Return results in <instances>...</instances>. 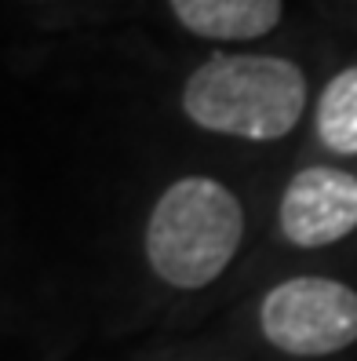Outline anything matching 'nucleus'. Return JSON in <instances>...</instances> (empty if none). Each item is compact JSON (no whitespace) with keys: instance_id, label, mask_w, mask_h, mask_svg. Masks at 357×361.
<instances>
[{"instance_id":"obj_5","label":"nucleus","mask_w":357,"mask_h":361,"mask_svg":"<svg viewBox=\"0 0 357 361\" xmlns=\"http://www.w3.org/2000/svg\"><path fill=\"white\" fill-rule=\"evenodd\" d=\"M172 11L208 40H256L281 23L284 0H172Z\"/></svg>"},{"instance_id":"obj_3","label":"nucleus","mask_w":357,"mask_h":361,"mask_svg":"<svg viewBox=\"0 0 357 361\" xmlns=\"http://www.w3.org/2000/svg\"><path fill=\"white\" fill-rule=\"evenodd\" d=\"M259 325L284 354H335L357 343V292L335 278H288L263 295Z\"/></svg>"},{"instance_id":"obj_2","label":"nucleus","mask_w":357,"mask_h":361,"mask_svg":"<svg viewBox=\"0 0 357 361\" xmlns=\"http://www.w3.org/2000/svg\"><path fill=\"white\" fill-rule=\"evenodd\" d=\"M244 208L219 179L186 176L161 194L146 223V259L172 288H204L237 256Z\"/></svg>"},{"instance_id":"obj_4","label":"nucleus","mask_w":357,"mask_h":361,"mask_svg":"<svg viewBox=\"0 0 357 361\" xmlns=\"http://www.w3.org/2000/svg\"><path fill=\"white\" fill-rule=\"evenodd\" d=\"M281 233L299 248H325L357 230V176L313 164L292 176L277 208Z\"/></svg>"},{"instance_id":"obj_6","label":"nucleus","mask_w":357,"mask_h":361,"mask_svg":"<svg viewBox=\"0 0 357 361\" xmlns=\"http://www.w3.org/2000/svg\"><path fill=\"white\" fill-rule=\"evenodd\" d=\"M318 139L332 154H357V66L335 73L318 102Z\"/></svg>"},{"instance_id":"obj_1","label":"nucleus","mask_w":357,"mask_h":361,"mask_svg":"<svg viewBox=\"0 0 357 361\" xmlns=\"http://www.w3.org/2000/svg\"><path fill=\"white\" fill-rule=\"evenodd\" d=\"M182 110L204 132L274 142L306 110V77L277 55H212L186 80Z\"/></svg>"}]
</instances>
